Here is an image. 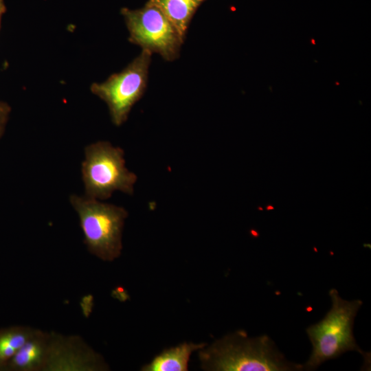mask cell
Segmentation results:
<instances>
[{
	"mask_svg": "<svg viewBox=\"0 0 371 371\" xmlns=\"http://www.w3.org/2000/svg\"><path fill=\"white\" fill-rule=\"evenodd\" d=\"M203 369L212 371H298L303 365L288 361L267 335L249 337L237 330L199 350Z\"/></svg>",
	"mask_w": 371,
	"mask_h": 371,
	"instance_id": "6da1fadb",
	"label": "cell"
},
{
	"mask_svg": "<svg viewBox=\"0 0 371 371\" xmlns=\"http://www.w3.org/2000/svg\"><path fill=\"white\" fill-rule=\"evenodd\" d=\"M329 295L330 309L321 321L306 329L312 352L303 370H316L322 363L348 351H357L366 359V352L359 347L353 335L355 319L363 302L346 300L335 289L329 291Z\"/></svg>",
	"mask_w": 371,
	"mask_h": 371,
	"instance_id": "7a4b0ae2",
	"label": "cell"
},
{
	"mask_svg": "<svg viewBox=\"0 0 371 371\" xmlns=\"http://www.w3.org/2000/svg\"><path fill=\"white\" fill-rule=\"evenodd\" d=\"M69 201L78 215L88 251L104 261L117 258L122 249V235L127 211L85 195L71 194Z\"/></svg>",
	"mask_w": 371,
	"mask_h": 371,
	"instance_id": "3957f363",
	"label": "cell"
},
{
	"mask_svg": "<svg viewBox=\"0 0 371 371\" xmlns=\"http://www.w3.org/2000/svg\"><path fill=\"white\" fill-rule=\"evenodd\" d=\"M85 195L105 200L115 191L131 195L137 176L125 166L124 153L109 142L99 141L85 148L81 167Z\"/></svg>",
	"mask_w": 371,
	"mask_h": 371,
	"instance_id": "277c9868",
	"label": "cell"
},
{
	"mask_svg": "<svg viewBox=\"0 0 371 371\" xmlns=\"http://www.w3.org/2000/svg\"><path fill=\"white\" fill-rule=\"evenodd\" d=\"M130 43L142 50L160 55L167 61L179 56L184 38L155 5L148 2L140 8L121 9Z\"/></svg>",
	"mask_w": 371,
	"mask_h": 371,
	"instance_id": "5b68a950",
	"label": "cell"
},
{
	"mask_svg": "<svg viewBox=\"0 0 371 371\" xmlns=\"http://www.w3.org/2000/svg\"><path fill=\"white\" fill-rule=\"evenodd\" d=\"M151 55L142 50L121 71L113 74L102 82L91 85V92L106 104L115 126L126 121L132 107L145 92Z\"/></svg>",
	"mask_w": 371,
	"mask_h": 371,
	"instance_id": "8992f818",
	"label": "cell"
},
{
	"mask_svg": "<svg viewBox=\"0 0 371 371\" xmlns=\"http://www.w3.org/2000/svg\"><path fill=\"white\" fill-rule=\"evenodd\" d=\"M51 341L52 334L35 329L33 335L9 361L5 370H45L49 357Z\"/></svg>",
	"mask_w": 371,
	"mask_h": 371,
	"instance_id": "52a82bcc",
	"label": "cell"
},
{
	"mask_svg": "<svg viewBox=\"0 0 371 371\" xmlns=\"http://www.w3.org/2000/svg\"><path fill=\"white\" fill-rule=\"evenodd\" d=\"M205 344L183 343L163 351L148 365L142 368L144 371H185L190 355L199 350Z\"/></svg>",
	"mask_w": 371,
	"mask_h": 371,
	"instance_id": "ba28073f",
	"label": "cell"
},
{
	"mask_svg": "<svg viewBox=\"0 0 371 371\" xmlns=\"http://www.w3.org/2000/svg\"><path fill=\"white\" fill-rule=\"evenodd\" d=\"M205 0H148L157 7L185 38L190 21Z\"/></svg>",
	"mask_w": 371,
	"mask_h": 371,
	"instance_id": "9c48e42d",
	"label": "cell"
},
{
	"mask_svg": "<svg viewBox=\"0 0 371 371\" xmlns=\"http://www.w3.org/2000/svg\"><path fill=\"white\" fill-rule=\"evenodd\" d=\"M34 330V328L23 326L0 329V371L5 370L9 361Z\"/></svg>",
	"mask_w": 371,
	"mask_h": 371,
	"instance_id": "30bf717a",
	"label": "cell"
},
{
	"mask_svg": "<svg viewBox=\"0 0 371 371\" xmlns=\"http://www.w3.org/2000/svg\"><path fill=\"white\" fill-rule=\"evenodd\" d=\"M11 112L10 105L0 100V139L3 136Z\"/></svg>",
	"mask_w": 371,
	"mask_h": 371,
	"instance_id": "8fae6325",
	"label": "cell"
},
{
	"mask_svg": "<svg viewBox=\"0 0 371 371\" xmlns=\"http://www.w3.org/2000/svg\"><path fill=\"white\" fill-rule=\"evenodd\" d=\"M5 11H6V6L4 3V0H0V26H1L2 16L3 14L5 12Z\"/></svg>",
	"mask_w": 371,
	"mask_h": 371,
	"instance_id": "7c38bea8",
	"label": "cell"
}]
</instances>
